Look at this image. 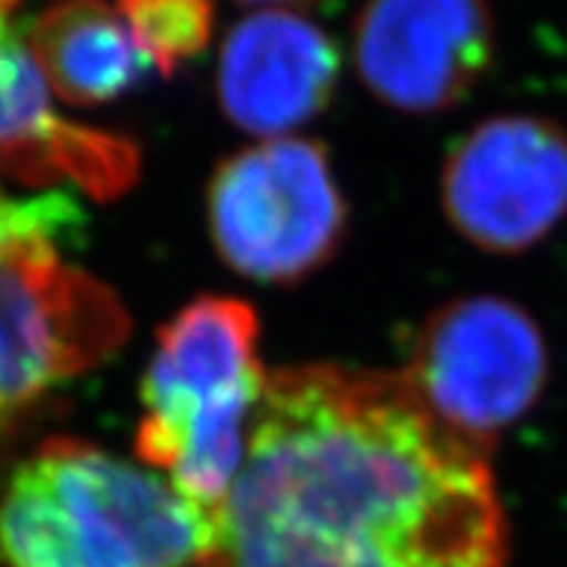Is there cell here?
<instances>
[{"label": "cell", "instance_id": "obj_1", "mask_svg": "<svg viewBox=\"0 0 567 567\" xmlns=\"http://www.w3.org/2000/svg\"><path fill=\"white\" fill-rule=\"evenodd\" d=\"M200 567H509L489 449L400 373H267Z\"/></svg>", "mask_w": 567, "mask_h": 567}, {"label": "cell", "instance_id": "obj_4", "mask_svg": "<svg viewBox=\"0 0 567 567\" xmlns=\"http://www.w3.org/2000/svg\"><path fill=\"white\" fill-rule=\"evenodd\" d=\"M206 220L231 272L258 284H296L342 247L348 203L321 142L276 136L217 165Z\"/></svg>", "mask_w": 567, "mask_h": 567}, {"label": "cell", "instance_id": "obj_10", "mask_svg": "<svg viewBox=\"0 0 567 567\" xmlns=\"http://www.w3.org/2000/svg\"><path fill=\"white\" fill-rule=\"evenodd\" d=\"M27 47L47 90L73 107L107 105L151 73L122 12L105 0L50 3L32 18Z\"/></svg>", "mask_w": 567, "mask_h": 567}, {"label": "cell", "instance_id": "obj_3", "mask_svg": "<svg viewBox=\"0 0 567 567\" xmlns=\"http://www.w3.org/2000/svg\"><path fill=\"white\" fill-rule=\"evenodd\" d=\"M258 333L247 301L200 296L163 324L142 380L136 455L209 518L238 478L267 382Z\"/></svg>", "mask_w": 567, "mask_h": 567}, {"label": "cell", "instance_id": "obj_9", "mask_svg": "<svg viewBox=\"0 0 567 567\" xmlns=\"http://www.w3.org/2000/svg\"><path fill=\"white\" fill-rule=\"evenodd\" d=\"M136 159L131 142L55 116L27 38L0 3V172L70 177L90 195L113 197L134 183Z\"/></svg>", "mask_w": 567, "mask_h": 567}, {"label": "cell", "instance_id": "obj_12", "mask_svg": "<svg viewBox=\"0 0 567 567\" xmlns=\"http://www.w3.org/2000/svg\"><path fill=\"white\" fill-rule=\"evenodd\" d=\"M240 3H255V7H264V9H290V7H310V3H319V0H240Z\"/></svg>", "mask_w": 567, "mask_h": 567}, {"label": "cell", "instance_id": "obj_2", "mask_svg": "<svg viewBox=\"0 0 567 567\" xmlns=\"http://www.w3.org/2000/svg\"><path fill=\"white\" fill-rule=\"evenodd\" d=\"M209 533L159 472L73 437L41 443L0 493V567H200Z\"/></svg>", "mask_w": 567, "mask_h": 567}, {"label": "cell", "instance_id": "obj_13", "mask_svg": "<svg viewBox=\"0 0 567 567\" xmlns=\"http://www.w3.org/2000/svg\"><path fill=\"white\" fill-rule=\"evenodd\" d=\"M0 3H3V7H7V9H12L18 3V0H0Z\"/></svg>", "mask_w": 567, "mask_h": 567}, {"label": "cell", "instance_id": "obj_7", "mask_svg": "<svg viewBox=\"0 0 567 567\" xmlns=\"http://www.w3.org/2000/svg\"><path fill=\"white\" fill-rule=\"evenodd\" d=\"M495 59L486 0H365L353 23V64L391 111L434 116L461 105Z\"/></svg>", "mask_w": 567, "mask_h": 567}, {"label": "cell", "instance_id": "obj_8", "mask_svg": "<svg viewBox=\"0 0 567 567\" xmlns=\"http://www.w3.org/2000/svg\"><path fill=\"white\" fill-rule=\"evenodd\" d=\"M342 59L328 32L296 9H258L226 32L217 55V102L258 140L296 136L339 87Z\"/></svg>", "mask_w": 567, "mask_h": 567}, {"label": "cell", "instance_id": "obj_5", "mask_svg": "<svg viewBox=\"0 0 567 567\" xmlns=\"http://www.w3.org/2000/svg\"><path fill=\"white\" fill-rule=\"evenodd\" d=\"M550 373L542 328L501 296H463L423 321L400 373L446 429L493 452L504 429L538 403Z\"/></svg>", "mask_w": 567, "mask_h": 567}, {"label": "cell", "instance_id": "obj_6", "mask_svg": "<svg viewBox=\"0 0 567 567\" xmlns=\"http://www.w3.org/2000/svg\"><path fill=\"white\" fill-rule=\"evenodd\" d=\"M441 195L472 247L527 252L567 217V131L527 113L481 122L449 151Z\"/></svg>", "mask_w": 567, "mask_h": 567}, {"label": "cell", "instance_id": "obj_11", "mask_svg": "<svg viewBox=\"0 0 567 567\" xmlns=\"http://www.w3.org/2000/svg\"><path fill=\"white\" fill-rule=\"evenodd\" d=\"M116 9L151 70L165 79L197 59L215 35L212 0H120Z\"/></svg>", "mask_w": 567, "mask_h": 567}]
</instances>
